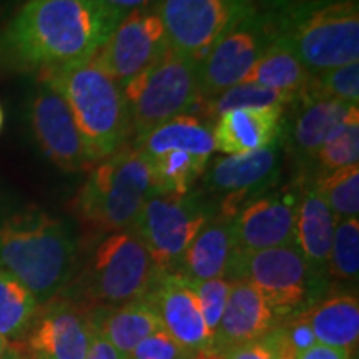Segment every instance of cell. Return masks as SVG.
<instances>
[{
    "label": "cell",
    "instance_id": "cell-20",
    "mask_svg": "<svg viewBox=\"0 0 359 359\" xmlns=\"http://www.w3.org/2000/svg\"><path fill=\"white\" fill-rule=\"evenodd\" d=\"M293 105H298V110L286 142L291 154L303 163H313L318 150L346 122L353 109H358L341 102L308 97H299Z\"/></svg>",
    "mask_w": 359,
    "mask_h": 359
},
{
    "label": "cell",
    "instance_id": "cell-6",
    "mask_svg": "<svg viewBox=\"0 0 359 359\" xmlns=\"http://www.w3.org/2000/svg\"><path fill=\"white\" fill-rule=\"evenodd\" d=\"M155 193L150 167L137 148H120L90 170L77 198L85 223L102 233L130 230Z\"/></svg>",
    "mask_w": 359,
    "mask_h": 359
},
{
    "label": "cell",
    "instance_id": "cell-24",
    "mask_svg": "<svg viewBox=\"0 0 359 359\" xmlns=\"http://www.w3.org/2000/svg\"><path fill=\"white\" fill-rule=\"evenodd\" d=\"M313 327L316 343L351 349L359 338V302L356 293L325 296L303 313Z\"/></svg>",
    "mask_w": 359,
    "mask_h": 359
},
{
    "label": "cell",
    "instance_id": "cell-36",
    "mask_svg": "<svg viewBox=\"0 0 359 359\" xmlns=\"http://www.w3.org/2000/svg\"><path fill=\"white\" fill-rule=\"evenodd\" d=\"M280 330L290 349L294 354L306 351V349L316 344V336L313 333V327L303 313L280 323Z\"/></svg>",
    "mask_w": 359,
    "mask_h": 359
},
{
    "label": "cell",
    "instance_id": "cell-4",
    "mask_svg": "<svg viewBox=\"0 0 359 359\" xmlns=\"http://www.w3.org/2000/svg\"><path fill=\"white\" fill-rule=\"evenodd\" d=\"M39 79L47 80L64 97L93 165L123 148L130 137L123 88L97 64L95 58Z\"/></svg>",
    "mask_w": 359,
    "mask_h": 359
},
{
    "label": "cell",
    "instance_id": "cell-15",
    "mask_svg": "<svg viewBox=\"0 0 359 359\" xmlns=\"http://www.w3.org/2000/svg\"><path fill=\"white\" fill-rule=\"evenodd\" d=\"M27 118L34 140L55 167L64 172H80L92 167L69 105L47 80L39 79L37 88L29 100Z\"/></svg>",
    "mask_w": 359,
    "mask_h": 359
},
{
    "label": "cell",
    "instance_id": "cell-23",
    "mask_svg": "<svg viewBox=\"0 0 359 359\" xmlns=\"http://www.w3.org/2000/svg\"><path fill=\"white\" fill-rule=\"evenodd\" d=\"M92 316L97 333L109 341L122 359L140 341L163 330L158 314L145 299L116 308H95Z\"/></svg>",
    "mask_w": 359,
    "mask_h": 359
},
{
    "label": "cell",
    "instance_id": "cell-22",
    "mask_svg": "<svg viewBox=\"0 0 359 359\" xmlns=\"http://www.w3.org/2000/svg\"><path fill=\"white\" fill-rule=\"evenodd\" d=\"M336 219L325 201L306 183L299 190V201L294 219V246L304 262L316 275L327 278L331 243H333Z\"/></svg>",
    "mask_w": 359,
    "mask_h": 359
},
{
    "label": "cell",
    "instance_id": "cell-2",
    "mask_svg": "<svg viewBox=\"0 0 359 359\" xmlns=\"http://www.w3.org/2000/svg\"><path fill=\"white\" fill-rule=\"evenodd\" d=\"M79 259L70 222L40 208L0 217V271L19 280L45 304L69 288Z\"/></svg>",
    "mask_w": 359,
    "mask_h": 359
},
{
    "label": "cell",
    "instance_id": "cell-27",
    "mask_svg": "<svg viewBox=\"0 0 359 359\" xmlns=\"http://www.w3.org/2000/svg\"><path fill=\"white\" fill-rule=\"evenodd\" d=\"M39 306L32 291L8 273L0 271V336L11 343L20 341Z\"/></svg>",
    "mask_w": 359,
    "mask_h": 359
},
{
    "label": "cell",
    "instance_id": "cell-16",
    "mask_svg": "<svg viewBox=\"0 0 359 359\" xmlns=\"http://www.w3.org/2000/svg\"><path fill=\"white\" fill-rule=\"evenodd\" d=\"M299 191H266L241 206L231 218L236 251L253 253L294 245V219Z\"/></svg>",
    "mask_w": 359,
    "mask_h": 359
},
{
    "label": "cell",
    "instance_id": "cell-35",
    "mask_svg": "<svg viewBox=\"0 0 359 359\" xmlns=\"http://www.w3.org/2000/svg\"><path fill=\"white\" fill-rule=\"evenodd\" d=\"M195 356L196 351L185 348L167 331L160 330L140 341L123 359H193Z\"/></svg>",
    "mask_w": 359,
    "mask_h": 359
},
{
    "label": "cell",
    "instance_id": "cell-32",
    "mask_svg": "<svg viewBox=\"0 0 359 359\" xmlns=\"http://www.w3.org/2000/svg\"><path fill=\"white\" fill-rule=\"evenodd\" d=\"M208 107L212 115H222L224 111L236 110V109H251V107H269L280 105L286 107L294 103L293 97L285 95V93L276 92V90L266 88L259 83L253 82H241L235 87L228 88L226 92L210 98Z\"/></svg>",
    "mask_w": 359,
    "mask_h": 359
},
{
    "label": "cell",
    "instance_id": "cell-37",
    "mask_svg": "<svg viewBox=\"0 0 359 359\" xmlns=\"http://www.w3.org/2000/svg\"><path fill=\"white\" fill-rule=\"evenodd\" d=\"M351 349L333 348L316 343L306 351L296 353L293 359H351Z\"/></svg>",
    "mask_w": 359,
    "mask_h": 359
},
{
    "label": "cell",
    "instance_id": "cell-30",
    "mask_svg": "<svg viewBox=\"0 0 359 359\" xmlns=\"http://www.w3.org/2000/svg\"><path fill=\"white\" fill-rule=\"evenodd\" d=\"M359 161V110L353 109L351 114L341 127L327 138L325 145L318 150L313 165L318 175H326L334 170L358 165Z\"/></svg>",
    "mask_w": 359,
    "mask_h": 359
},
{
    "label": "cell",
    "instance_id": "cell-38",
    "mask_svg": "<svg viewBox=\"0 0 359 359\" xmlns=\"http://www.w3.org/2000/svg\"><path fill=\"white\" fill-rule=\"evenodd\" d=\"M85 359H122V356L116 353V349L111 346L109 341L97 333L92 344H90V349Z\"/></svg>",
    "mask_w": 359,
    "mask_h": 359
},
{
    "label": "cell",
    "instance_id": "cell-25",
    "mask_svg": "<svg viewBox=\"0 0 359 359\" xmlns=\"http://www.w3.org/2000/svg\"><path fill=\"white\" fill-rule=\"evenodd\" d=\"M133 148H137L145 158L161 151L183 150L210 160L215 154V142L212 128L201 123L196 116L180 115L143 137L135 138Z\"/></svg>",
    "mask_w": 359,
    "mask_h": 359
},
{
    "label": "cell",
    "instance_id": "cell-33",
    "mask_svg": "<svg viewBox=\"0 0 359 359\" xmlns=\"http://www.w3.org/2000/svg\"><path fill=\"white\" fill-rule=\"evenodd\" d=\"M190 285L193 291H195L196 298H198L205 323L206 326H208V331L210 334H212L215 343V334H217L224 306H226L231 281L223 280V278H217V280L190 281Z\"/></svg>",
    "mask_w": 359,
    "mask_h": 359
},
{
    "label": "cell",
    "instance_id": "cell-12",
    "mask_svg": "<svg viewBox=\"0 0 359 359\" xmlns=\"http://www.w3.org/2000/svg\"><path fill=\"white\" fill-rule=\"evenodd\" d=\"M95 334L92 309L58 294L40 304L24 338L13 344L29 359H85Z\"/></svg>",
    "mask_w": 359,
    "mask_h": 359
},
{
    "label": "cell",
    "instance_id": "cell-9",
    "mask_svg": "<svg viewBox=\"0 0 359 359\" xmlns=\"http://www.w3.org/2000/svg\"><path fill=\"white\" fill-rule=\"evenodd\" d=\"M215 215L196 193L155 191L130 230L147 246L160 273H178L193 238Z\"/></svg>",
    "mask_w": 359,
    "mask_h": 359
},
{
    "label": "cell",
    "instance_id": "cell-3",
    "mask_svg": "<svg viewBox=\"0 0 359 359\" xmlns=\"http://www.w3.org/2000/svg\"><path fill=\"white\" fill-rule=\"evenodd\" d=\"M264 8L311 75L359 60L358 0H269Z\"/></svg>",
    "mask_w": 359,
    "mask_h": 359
},
{
    "label": "cell",
    "instance_id": "cell-29",
    "mask_svg": "<svg viewBox=\"0 0 359 359\" xmlns=\"http://www.w3.org/2000/svg\"><path fill=\"white\" fill-rule=\"evenodd\" d=\"M359 276V219H336L333 243H331L330 262H327V280L339 283L358 281Z\"/></svg>",
    "mask_w": 359,
    "mask_h": 359
},
{
    "label": "cell",
    "instance_id": "cell-31",
    "mask_svg": "<svg viewBox=\"0 0 359 359\" xmlns=\"http://www.w3.org/2000/svg\"><path fill=\"white\" fill-rule=\"evenodd\" d=\"M299 97L326 98V100H334L351 107H358L359 60L311 75Z\"/></svg>",
    "mask_w": 359,
    "mask_h": 359
},
{
    "label": "cell",
    "instance_id": "cell-40",
    "mask_svg": "<svg viewBox=\"0 0 359 359\" xmlns=\"http://www.w3.org/2000/svg\"><path fill=\"white\" fill-rule=\"evenodd\" d=\"M13 358V348L8 339L0 336V359H12Z\"/></svg>",
    "mask_w": 359,
    "mask_h": 359
},
{
    "label": "cell",
    "instance_id": "cell-10",
    "mask_svg": "<svg viewBox=\"0 0 359 359\" xmlns=\"http://www.w3.org/2000/svg\"><path fill=\"white\" fill-rule=\"evenodd\" d=\"M276 37L266 8L257 11L231 27L198 62L200 98H210L241 83Z\"/></svg>",
    "mask_w": 359,
    "mask_h": 359
},
{
    "label": "cell",
    "instance_id": "cell-21",
    "mask_svg": "<svg viewBox=\"0 0 359 359\" xmlns=\"http://www.w3.org/2000/svg\"><path fill=\"white\" fill-rule=\"evenodd\" d=\"M235 253L236 246L233 240L231 219L215 215L201 226L198 235L193 238L183 255L177 275L190 281L217 278L226 280Z\"/></svg>",
    "mask_w": 359,
    "mask_h": 359
},
{
    "label": "cell",
    "instance_id": "cell-28",
    "mask_svg": "<svg viewBox=\"0 0 359 359\" xmlns=\"http://www.w3.org/2000/svg\"><path fill=\"white\" fill-rule=\"evenodd\" d=\"M313 187L325 201L334 219L358 218L359 215V163L313 178Z\"/></svg>",
    "mask_w": 359,
    "mask_h": 359
},
{
    "label": "cell",
    "instance_id": "cell-7",
    "mask_svg": "<svg viewBox=\"0 0 359 359\" xmlns=\"http://www.w3.org/2000/svg\"><path fill=\"white\" fill-rule=\"evenodd\" d=\"M226 280L253 285L283 321L325 298L330 283L308 266L294 245L253 253L236 251Z\"/></svg>",
    "mask_w": 359,
    "mask_h": 359
},
{
    "label": "cell",
    "instance_id": "cell-34",
    "mask_svg": "<svg viewBox=\"0 0 359 359\" xmlns=\"http://www.w3.org/2000/svg\"><path fill=\"white\" fill-rule=\"evenodd\" d=\"M294 353L291 351L285 336H283L280 325L269 331L263 338L251 341V343L240 344L228 349L223 354V359H293Z\"/></svg>",
    "mask_w": 359,
    "mask_h": 359
},
{
    "label": "cell",
    "instance_id": "cell-41",
    "mask_svg": "<svg viewBox=\"0 0 359 359\" xmlns=\"http://www.w3.org/2000/svg\"><path fill=\"white\" fill-rule=\"evenodd\" d=\"M2 125H4V110L2 107H0V130H2Z\"/></svg>",
    "mask_w": 359,
    "mask_h": 359
},
{
    "label": "cell",
    "instance_id": "cell-1",
    "mask_svg": "<svg viewBox=\"0 0 359 359\" xmlns=\"http://www.w3.org/2000/svg\"><path fill=\"white\" fill-rule=\"evenodd\" d=\"M122 19L98 0H27L0 30V69L42 77L80 64Z\"/></svg>",
    "mask_w": 359,
    "mask_h": 359
},
{
    "label": "cell",
    "instance_id": "cell-17",
    "mask_svg": "<svg viewBox=\"0 0 359 359\" xmlns=\"http://www.w3.org/2000/svg\"><path fill=\"white\" fill-rule=\"evenodd\" d=\"M145 302L158 314L163 330L193 351H215L200 302L190 281L177 273H161Z\"/></svg>",
    "mask_w": 359,
    "mask_h": 359
},
{
    "label": "cell",
    "instance_id": "cell-19",
    "mask_svg": "<svg viewBox=\"0 0 359 359\" xmlns=\"http://www.w3.org/2000/svg\"><path fill=\"white\" fill-rule=\"evenodd\" d=\"M286 107H251L218 115L212 130L215 151L224 155H246L263 150L280 140Z\"/></svg>",
    "mask_w": 359,
    "mask_h": 359
},
{
    "label": "cell",
    "instance_id": "cell-14",
    "mask_svg": "<svg viewBox=\"0 0 359 359\" xmlns=\"http://www.w3.org/2000/svg\"><path fill=\"white\" fill-rule=\"evenodd\" d=\"M281 158V138L253 154L215 158L201 177L206 190L223 196L217 215L231 219L241 206L271 190L280 175Z\"/></svg>",
    "mask_w": 359,
    "mask_h": 359
},
{
    "label": "cell",
    "instance_id": "cell-18",
    "mask_svg": "<svg viewBox=\"0 0 359 359\" xmlns=\"http://www.w3.org/2000/svg\"><path fill=\"white\" fill-rule=\"evenodd\" d=\"M283 323L264 296L248 281H231L222 321L215 334V351L228 349L263 338Z\"/></svg>",
    "mask_w": 359,
    "mask_h": 359
},
{
    "label": "cell",
    "instance_id": "cell-8",
    "mask_svg": "<svg viewBox=\"0 0 359 359\" xmlns=\"http://www.w3.org/2000/svg\"><path fill=\"white\" fill-rule=\"evenodd\" d=\"M130 135L140 138L160 125L187 115L200 100L198 62L167 48L154 65L123 88Z\"/></svg>",
    "mask_w": 359,
    "mask_h": 359
},
{
    "label": "cell",
    "instance_id": "cell-13",
    "mask_svg": "<svg viewBox=\"0 0 359 359\" xmlns=\"http://www.w3.org/2000/svg\"><path fill=\"white\" fill-rule=\"evenodd\" d=\"M168 40L156 8L125 15L107 42L93 55L120 87L125 88L167 52Z\"/></svg>",
    "mask_w": 359,
    "mask_h": 359
},
{
    "label": "cell",
    "instance_id": "cell-5",
    "mask_svg": "<svg viewBox=\"0 0 359 359\" xmlns=\"http://www.w3.org/2000/svg\"><path fill=\"white\" fill-rule=\"evenodd\" d=\"M160 275L140 238L122 230L97 246L74 291L60 294L88 309L116 308L145 298Z\"/></svg>",
    "mask_w": 359,
    "mask_h": 359
},
{
    "label": "cell",
    "instance_id": "cell-11",
    "mask_svg": "<svg viewBox=\"0 0 359 359\" xmlns=\"http://www.w3.org/2000/svg\"><path fill=\"white\" fill-rule=\"evenodd\" d=\"M257 0H160L168 47L200 62L231 27L257 11Z\"/></svg>",
    "mask_w": 359,
    "mask_h": 359
},
{
    "label": "cell",
    "instance_id": "cell-39",
    "mask_svg": "<svg viewBox=\"0 0 359 359\" xmlns=\"http://www.w3.org/2000/svg\"><path fill=\"white\" fill-rule=\"evenodd\" d=\"M103 6H107L111 11L118 12L120 15H128L135 11H142V8L151 7L154 0H98Z\"/></svg>",
    "mask_w": 359,
    "mask_h": 359
},
{
    "label": "cell",
    "instance_id": "cell-26",
    "mask_svg": "<svg viewBox=\"0 0 359 359\" xmlns=\"http://www.w3.org/2000/svg\"><path fill=\"white\" fill-rule=\"evenodd\" d=\"M311 74L285 39L275 37L243 82L259 83L298 100Z\"/></svg>",
    "mask_w": 359,
    "mask_h": 359
}]
</instances>
